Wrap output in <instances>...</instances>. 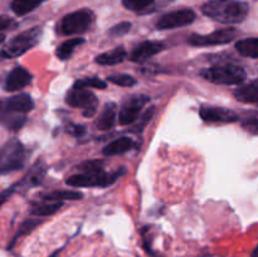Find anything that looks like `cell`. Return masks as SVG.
<instances>
[{
	"label": "cell",
	"instance_id": "35",
	"mask_svg": "<svg viewBox=\"0 0 258 257\" xmlns=\"http://www.w3.org/2000/svg\"><path fill=\"white\" fill-rule=\"evenodd\" d=\"M243 126L252 134L258 135V118H249V120L244 121Z\"/></svg>",
	"mask_w": 258,
	"mask_h": 257
},
{
	"label": "cell",
	"instance_id": "30",
	"mask_svg": "<svg viewBox=\"0 0 258 257\" xmlns=\"http://www.w3.org/2000/svg\"><path fill=\"white\" fill-rule=\"evenodd\" d=\"M133 28V24L130 22H121L118 24L113 25L110 30H108V34L113 38H118V37H123V35L127 34L128 32Z\"/></svg>",
	"mask_w": 258,
	"mask_h": 257
},
{
	"label": "cell",
	"instance_id": "14",
	"mask_svg": "<svg viewBox=\"0 0 258 257\" xmlns=\"http://www.w3.org/2000/svg\"><path fill=\"white\" fill-rule=\"evenodd\" d=\"M45 174H47V165L42 160H38L29 169V171L25 174L24 178L15 184L17 190H19V189H29L32 186L39 185L43 181V179H44Z\"/></svg>",
	"mask_w": 258,
	"mask_h": 257
},
{
	"label": "cell",
	"instance_id": "5",
	"mask_svg": "<svg viewBox=\"0 0 258 257\" xmlns=\"http://www.w3.org/2000/svg\"><path fill=\"white\" fill-rule=\"evenodd\" d=\"M42 38V28L34 27L15 35L4 47L0 54L3 58H17L34 48Z\"/></svg>",
	"mask_w": 258,
	"mask_h": 257
},
{
	"label": "cell",
	"instance_id": "24",
	"mask_svg": "<svg viewBox=\"0 0 258 257\" xmlns=\"http://www.w3.org/2000/svg\"><path fill=\"white\" fill-rule=\"evenodd\" d=\"M83 198V194L78 190H54L44 194L43 201L49 202H66V201H80Z\"/></svg>",
	"mask_w": 258,
	"mask_h": 257
},
{
	"label": "cell",
	"instance_id": "7",
	"mask_svg": "<svg viewBox=\"0 0 258 257\" xmlns=\"http://www.w3.org/2000/svg\"><path fill=\"white\" fill-rule=\"evenodd\" d=\"M66 103L71 107L80 108L83 116L92 117L98 108V98L88 88H73L66 96Z\"/></svg>",
	"mask_w": 258,
	"mask_h": 257
},
{
	"label": "cell",
	"instance_id": "18",
	"mask_svg": "<svg viewBox=\"0 0 258 257\" xmlns=\"http://www.w3.org/2000/svg\"><path fill=\"white\" fill-rule=\"evenodd\" d=\"M234 97L244 103L258 105V78L234 91Z\"/></svg>",
	"mask_w": 258,
	"mask_h": 257
},
{
	"label": "cell",
	"instance_id": "20",
	"mask_svg": "<svg viewBox=\"0 0 258 257\" xmlns=\"http://www.w3.org/2000/svg\"><path fill=\"white\" fill-rule=\"evenodd\" d=\"M134 140L133 139L127 138V136H122L116 140L111 141L110 144L103 148L102 154L105 156H113V155H120V154L126 153V151L131 150L134 148Z\"/></svg>",
	"mask_w": 258,
	"mask_h": 257
},
{
	"label": "cell",
	"instance_id": "33",
	"mask_svg": "<svg viewBox=\"0 0 258 257\" xmlns=\"http://www.w3.org/2000/svg\"><path fill=\"white\" fill-rule=\"evenodd\" d=\"M67 133L76 136V138H82L86 134V127L83 125H78V123H68Z\"/></svg>",
	"mask_w": 258,
	"mask_h": 257
},
{
	"label": "cell",
	"instance_id": "9",
	"mask_svg": "<svg viewBox=\"0 0 258 257\" xmlns=\"http://www.w3.org/2000/svg\"><path fill=\"white\" fill-rule=\"evenodd\" d=\"M238 32L234 28H224L218 29L209 34H191L189 37V44L194 47H213V45H223L233 42Z\"/></svg>",
	"mask_w": 258,
	"mask_h": 257
},
{
	"label": "cell",
	"instance_id": "10",
	"mask_svg": "<svg viewBox=\"0 0 258 257\" xmlns=\"http://www.w3.org/2000/svg\"><path fill=\"white\" fill-rule=\"evenodd\" d=\"M197 15L191 9H180L175 12L164 14L160 19L156 22V28L160 30L176 29V28L185 27L191 24L196 20Z\"/></svg>",
	"mask_w": 258,
	"mask_h": 257
},
{
	"label": "cell",
	"instance_id": "15",
	"mask_svg": "<svg viewBox=\"0 0 258 257\" xmlns=\"http://www.w3.org/2000/svg\"><path fill=\"white\" fill-rule=\"evenodd\" d=\"M34 108V101L28 93H19L8 98L4 103V110L18 113H28Z\"/></svg>",
	"mask_w": 258,
	"mask_h": 257
},
{
	"label": "cell",
	"instance_id": "12",
	"mask_svg": "<svg viewBox=\"0 0 258 257\" xmlns=\"http://www.w3.org/2000/svg\"><path fill=\"white\" fill-rule=\"evenodd\" d=\"M165 49V44L163 42H158V40H145V42L140 43L134 48L133 52L130 53V60L135 63H144L149 59V58L154 57L161 50Z\"/></svg>",
	"mask_w": 258,
	"mask_h": 257
},
{
	"label": "cell",
	"instance_id": "36",
	"mask_svg": "<svg viewBox=\"0 0 258 257\" xmlns=\"http://www.w3.org/2000/svg\"><path fill=\"white\" fill-rule=\"evenodd\" d=\"M15 191H17V186H15V184L10 186V188H8L7 190L2 191V193H0V206L4 204L5 202L10 198V196H12L13 193H15Z\"/></svg>",
	"mask_w": 258,
	"mask_h": 257
},
{
	"label": "cell",
	"instance_id": "11",
	"mask_svg": "<svg viewBox=\"0 0 258 257\" xmlns=\"http://www.w3.org/2000/svg\"><path fill=\"white\" fill-rule=\"evenodd\" d=\"M199 116L204 122L229 123L238 121V115L234 111L218 106H202L199 108Z\"/></svg>",
	"mask_w": 258,
	"mask_h": 257
},
{
	"label": "cell",
	"instance_id": "4",
	"mask_svg": "<svg viewBox=\"0 0 258 257\" xmlns=\"http://www.w3.org/2000/svg\"><path fill=\"white\" fill-rule=\"evenodd\" d=\"M28 153L25 146L17 139H12L0 148V175L24 168Z\"/></svg>",
	"mask_w": 258,
	"mask_h": 257
},
{
	"label": "cell",
	"instance_id": "1",
	"mask_svg": "<svg viewBox=\"0 0 258 257\" xmlns=\"http://www.w3.org/2000/svg\"><path fill=\"white\" fill-rule=\"evenodd\" d=\"M202 12L222 24H239L248 15L249 5L241 0H209L202 7Z\"/></svg>",
	"mask_w": 258,
	"mask_h": 257
},
{
	"label": "cell",
	"instance_id": "6",
	"mask_svg": "<svg viewBox=\"0 0 258 257\" xmlns=\"http://www.w3.org/2000/svg\"><path fill=\"white\" fill-rule=\"evenodd\" d=\"M95 15L91 10L81 9L67 14L58 25V32L63 35H76L87 32L92 25Z\"/></svg>",
	"mask_w": 258,
	"mask_h": 257
},
{
	"label": "cell",
	"instance_id": "38",
	"mask_svg": "<svg viewBox=\"0 0 258 257\" xmlns=\"http://www.w3.org/2000/svg\"><path fill=\"white\" fill-rule=\"evenodd\" d=\"M252 257H258V246L254 248L253 253H252Z\"/></svg>",
	"mask_w": 258,
	"mask_h": 257
},
{
	"label": "cell",
	"instance_id": "31",
	"mask_svg": "<svg viewBox=\"0 0 258 257\" xmlns=\"http://www.w3.org/2000/svg\"><path fill=\"white\" fill-rule=\"evenodd\" d=\"M154 113H155V107H154V106H151V107H149L148 110H146L145 112H144L143 115L138 118V122H136V125L134 126V128H133L134 133H139V131L143 130V128L145 127L146 123H148L149 121L153 118Z\"/></svg>",
	"mask_w": 258,
	"mask_h": 257
},
{
	"label": "cell",
	"instance_id": "32",
	"mask_svg": "<svg viewBox=\"0 0 258 257\" xmlns=\"http://www.w3.org/2000/svg\"><path fill=\"white\" fill-rule=\"evenodd\" d=\"M39 223H40L39 219H32V218L27 219V221L23 222L22 226H20V228H19V231H18L17 236H15L14 239H13V243H14V242L17 241L19 237H22L23 234H27V233H29L30 231H33V229H34Z\"/></svg>",
	"mask_w": 258,
	"mask_h": 257
},
{
	"label": "cell",
	"instance_id": "19",
	"mask_svg": "<svg viewBox=\"0 0 258 257\" xmlns=\"http://www.w3.org/2000/svg\"><path fill=\"white\" fill-rule=\"evenodd\" d=\"M126 57H127V52H126L122 45H120V47H116L112 50L101 53L95 58V60L100 66H116L118 63L123 62Z\"/></svg>",
	"mask_w": 258,
	"mask_h": 257
},
{
	"label": "cell",
	"instance_id": "8",
	"mask_svg": "<svg viewBox=\"0 0 258 257\" xmlns=\"http://www.w3.org/2000/svg\"><path fill=\"white\" fill-rule=\"evenodd\" d=\"M149 101H150V97L148 95H141V93L126 97L118 111V123L121 126H126L136 122L138 118L140 117L141 111L145 107L146 103H149Z\"/></svg>",
	"mask_w": 258,
	"mask_h": 257
},
{
	"label": "cell",
	"instance_id": "26",
	"mask_svg": "<svg viewBox=\"0 0 258 257\" xmlns=\"http://www.w3.org/2000/svg\"><path fill=\"white\" fill-rule=\"evenodd\" d=\"M73 88H97V90H105V88H107V82L101 80L100 77L81 78V80L76 81Z\"/></svg>",
	"mask_w": 258,
	"mask_h": 257
},
{
	"label": "cell",
	"instance_id": "34",
	"mask_svg": "<svg viewBox=\"0 0 258 257\" xmlns=\"http://www.w3.org/2000/svg\"><path fill=\"white\" fill-rule=\"evenodd\" d=\"M15 25H17V23H15V20L12 19V18L0 17V32H2V30L13 29Z\"/></svg>",
	"mask_w": 258,
	"mask_h": 257
},
{
	"label": "cell",
	"instance_id": "23",
	"mask_svg": "<svg viewBox=\"0 0 258 257\" xmlns=\"http://www.w3.org/2000/svg\"><path fill=\"white\" fill-rule=\"evenodd\" d=\"M236 50L242 57L258 58V38H244L236 43Z\"/></svg>",
	"mask_w": 258,
	"mask_h": 257
},
{
	"label": "cell",
	"instance_id": "13",
	"mask_svg": "<svg viewBox=\"0 0 258 257\" xmlns=\"http://www.w3.org/2000/svg\"><path fill=\"white\" fill-rule=\"evenodd\" d=\"M32 73L24 67H15L10 71L8 75L7 80H5V90L9 92H15L22 88L27 87L30 82H32Z\"/></svg>",
	"mask_w": 258,
	"mask_h": 257
},
{
	"label": "cell",
	"instance_id": "22",
	"mask_svg": "<svg viewBox=\"0 0 258 257\" xmlns=\"http://www.w3.org/2000/svg\"><path fill=\"white\" fill-rule=\"evenodd\" d=\"M85 42V38H71V39H67L62 44L58 45L57 49H55V55L60 60L70 59L72 57L73 52L76 50V48H78Z\"/></svg>",
	"mask_w": 258,
	"mask_h": 257
},
{
	"label": "cell",
	"instance_id": "39",
	"mask_svg": "<svg viewBox=\"0 0 258 257\" xmlns=\"http://www.w3.org/2000/svg\"><path fill=\"white\" fill-rule=\"evenodd\" d=\"M2 107H3V102H2V101H0V110H2Z\"/></svg>",
	"mask_w": 258,
	"mask_h": 257
},
{
	"label": "cell",
	"instance_id": "16",
	"mask_svg": "<svg viewBox=\"0 0 258 257\" xmlns=\"http://www.w3.org/2000/svg\"><path fill=\"white\" fill-rule=\"evenodd\" d=\"M116 121H118L117 105L115 102H107L103 106L102 111L98 116L96 126H97L98 130L108 131L113 128V126L116 125Z\"/></svg>",
	"mask_w": 258,
	"mask_h": 257
},
{
	"label": "cell",
	"instance_id": "37",
	"mask_svg": "<svg viewBox=\"0 0 258 257\" xmlns=\"http://www.w3.org/2000/svg\"><path fill=\"white\" fill-rule=\"evenodd\" d=\"M4 40H5V34L0 33V44H2V43H4Z\"/></svg>",
	"mask_w": 258,
	"mask_h": 257
},
{
	"label": "cell",
	"instance_id": "28",
	"mask_svg": "<svg viewBox=\"0 0 258 257\" xmlns=\"http://www.w3.org/2000/svg\"><path fill=\"white\" fill-rule=\"evenodd\" d=\"M155 0H122V5L131 12H141L154 4Z\"/></svg>",
	"mask_w": 258,
	"mask_h": 257
},
{
	"label": "cell",
	"instance_id": "17",
	"mask_svg": "<svg viewBox=\"0 0 258 257\" xmlns=\"http://www.w3.org/2000/svg\"><path fill=\"white\" fill-rule=\"evenodd\" d=\"M27 122V116L24 113L12 112V111L4 110L0 112V125L10 131H18L23 127Z\"/></svg>",
	"mask_w": 258,
	"mask_h": 257
},
{
	"label": "cell",
	"instance_id": "25",
	"mask_svg": "<svg viewBox=\"0 0 258 257\" xmlns=\"http://www.w3.org/2000/svg\"><path fill=\"white\" fill-rule=\"evenodd\" d=\"M44 0H12V8L13 13L18 17H23V15L28 14V13L33 12L37 9Z\"/></svg>",
	"mask_w": 258,
	"mask_h": 257
},
{
	"label": "cell",
	"instance_id": "21",
	"mask_svg": "<svg viewBox=\"0 0 258 257\" xmlns=\"http://www.w3.org/2000/svg\"><path fill=\"white\" fill-rule=\"evenodd\" d=\"M63 207L62 202H49V201H40L35 202L30 208V213L37 217H48L57 213Z\"/></svg>",
	"mask_w": 258,
	"mask_h": 257
},
{
	"label": "cell",
	"instance_id": "27",
	"mask_svg": "<svg viewBox=\"0 0 258 257\" xmlns=\"http://www.w3.org/2000/svg\"><path fill=\"white\" fill-rule=\"evenodd\" d=\"M108 82L113 83L120 87H133L138 83V80L130 75H125V73H120V75H111L107 77Z\"/></svg>",
	"mask_w": 258,
	"mask_h": 257
},
{
	"label": "cell",
	"instance_id": "29",
	"mask_svg": "<svg viewBox=\"0 0 258 257\" xmlns=\"http://www.w3.org/2000/svg\"><path fill=\"white\" fill-rule=\"evenodd\" d=\"M80 173H90V171H98L103 170V161L100 159H95V160H87L85 163L80 164L77 166Z\"/></svg>",
	"mask_w": 258,
	"mask_h": 257
},
{
	"label": "cell",
	"instance_id": "3",
	"mask_svg": "<svg viewBox=\"0 0 258 257\" xmlns=\"http://www.w3.org/2000/svg\"><path fill=\"white\" fill-rule=\"evenodd\" d=\"M201 76L206 81L216 85L237 86L246 80L247 73L241 66L226 63V65H217L204 68L201 71Z\"/></svg>",
	"mask_w": 258,
	"mask_h": 257
},
{
	"label": "cell",
	"instance_id": "2",
	"mask_svg": "<svg viewBox=\"0 0 258 257\" xmlns=\"http://www.w3.org/2000/svg\"><path fill=\"white\" fill-rule=\"evenodd\" d=\"M125 174V168H118L117 170L110 171V173L105 170L90 171V173H77L68 176L66 183L70 186H73V188H93V186L107 188V186L116 183Z\"/></svg>",
	"mask_w": 258,
	"mask_h": 257
}]
</instances>
